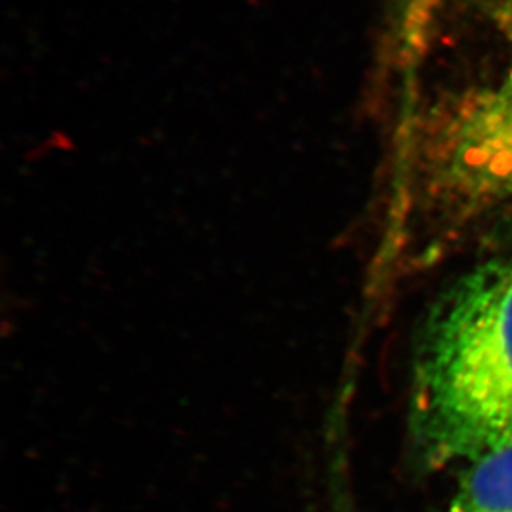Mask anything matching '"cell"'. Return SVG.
Here are the masks:
<instances>
[{
	"mask_svg": "<svg viewBox=\"0 0 512 512\" xmlns=\"http://www.w3.org/2000/svg\"><path fill=\"white\" fill-rule=\"evenodd\" d=\"M410 435L418 463L431 469L512 446V213L491 249L426 314L413 357Z\"/></svg>",
	"mask_w": 512,
	"mask_h": 512,
	"instance_id": "obj_1",
	"label": "cell"
},
{
	"mask_svg": "<svg viewBox=\"0 0 512 512\" xmlns=\"http://www.w3.org/2000/svg\"><path fill=\"white\" fill-rule=\"evenodd\" d=\"M398 158V237L416 261L511 211L512 62L421 108Z\"/></svg>",
	"mask_w": 512,
	"mask_h": 512,
	"instance_id": "obj_2",
	"label": "cell"
},
{
	"mask_svg": "<svg viewBox=\"0 0 512 512\" xmlns=\"http://www.w3.org/2000/svg\"><path fill=\"white\" fill-rule=\"evenodd\" d=\"M395 57L401 73L400 123L415 120L421 108L420 75L446 0H388Z\"/></svg>",
	"mask_w": 512,
	"mask_h": 512,
	"instance_id": "obj_3",
	"label": "cell"
},
{
	"mask_svg": "<svg viewBox=\"0 0 512 512\" xmlns=\"http://www.w3.org/2000/svg\"><path fill=\"white\" fill-rule=\"evenodd\" d=\"M445 512H512V446L464 463Z\"/></svg>",
	"mask_w": 512,
	"mask_h": 512,
	"instance_id": "obj_4",
	"label": "cell"
},
{
	"mask_svg": "<svg viewBox=\"0 0 512 512\" xmlns=\"http://www.w3.org/2000/svg\"><path fill=\"white\" fill-rule=\"evenodd\" d=\"M337 512H348L347 509H345V511H337Z\"/></svg>",
	"mask_w": 512,
	"mask_h": 512,
	"instance_id": "obj_5",
	"label": "cell"
}]
</instances>
